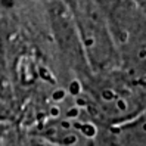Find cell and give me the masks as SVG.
<instances>
[{
	"instance_id": "3957f363",
	"label": "cell",
	"mask_w": 146,
	"mask_h": 146,
	"mask_svg": "<svg viewBox=\"0 0 146 146\" xmlns=\"http://www.w3.org/2000/svg\"><path fill=\"white\" fill-rule=\"evenodd\" d=\"M77 114H78V109H71V111H68V117H75Z\"/></svg>"
},
{
	"instance_id": "277c9868",
	"label": "cell",
	"mask_w": 146,
	"mask_h": 146,
	"mask_svg": "<svg viewBox=\"0 0 146 146\" xmlns=\"http://www.w3.org/2000/svg\"><path fill=\"white\" fill-rule=\"evenodd\" d=\"M77 84H78V83H72L71 84V92H74V93L78 92V86H77Z\"/></svg>"
},
{
	"instance_id": "7a4b0ae2",
	"label": "cell",
	"mask_w": 146,
	"mask_h": 146,
	"mask_svg": "<svg viewBox=\"0 0 146 146\" xmlns=\"http://www.w3.org/2000/svg\"><path fill=\"white\" fill-rule=\"evenodd\" d=\"M104 99H106V100H112V99H114V93L111 92V90H105V92H104Z\"/></svg>"
},
{
	"instance_id": "6da1fadb",
	"label": "cell",
	"mask_w": 146,
	"mask_h": 146,
	"mask_svg": "<svg viewBox=\"0 0 146 146\" xmlns=\"http://www.w3.org/2000/svg\"><path fill=\"white\" fill-rule=\"evenodd\" d=\"M65 98V92L64 90H56L55 93H53V99L55 100H62Z\"/></svg>"
}]
</instances>
